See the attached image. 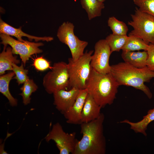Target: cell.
Instances as JSON below:
<instances>
[{
	"label": "cell",
	"instance_id": "1",
	"mask_svg": "<svg viewBox=\"0 0 154 154\" xmlns=\"http://www.w3.org/2000/svg\"><path fill=\"white\" fill-rule=\"evenodd\" d=\"M104 114L96 119L80 124L82 138L78 141L73 154H104L106 143L103 132Z\"/></svg>",
	"mask_w": 154,
	"mask_h": 154
},
{
	"label": "cell",
	"instance_id": "2",
	"mask_svg": "<svg viewBox=\"0 0 154 154\" xmlns=\"http://www.w3.org/2000/svg\"><path fill=\"white\" fill-rule=\"evenodd\" d=\"M110 73L119 86L133 87L143 91L149 98H152V94L145 83L154 78V71L147 66L138 68L121 62L111 66Z\"/></svg>",
	"mask_w": 154,
	"mask_h": 154
},
{
	"label": "cell",
	"instance_id": "3",
	"mask_svg": "<svg viewBox=\"0 0 154 154\" xmlns=\"http://www.w3.org/2000/svg\"><path fill=\"white\" fill-rule=\"evenodd\" d=\"M119 86L110 73L102 74L91 68L86 88L88 93L102 108L113 103Z\"/></svg>",
	"mask_w": 154,
	"mask_h": 154
},
{
	"label": "cell",
	"instance_id": "4",
	"mask_svg": "<svg viewBox=\"0 0 154 154\" xmlns=\"http://www.w3.org/2000/svg\"><path fill=\"white\" fill-rule=\"evenodd\" d=\"M94 50L86 51L76 60L72 58L68 59L69 75L68 88H76L79 90L86 88V84L91 70L90 62Z\"/></svg>",
	"mask_w": 154,
	"mask_h": 154
},
{
	"label": "cell",
	"instance_id": "5",
	"mask_svg": "<svg viewBox=\"0 0 154 154\" xmlns=\"http://www.w3.org/2000/svg\"><path fill=\"white\" fill-rule=\"evenodd\" d=\"M135 12L131 15V20L128 22L133 29L129 34L140 37L148 44H154V16L137 7Z\"/></svg>",
	"mask_w": 154,
	"mask_h": 154
},
{
	"label": "cell",
	"instance_id": "6",
	"mask_svg": "<svg viewBox=\"0 0 154 154\" xmlns=\"http://www.w3.org/2000/svg\"><path fill=\"white\" fill-rule=\"evenodd\" d=\"M43 79L42 85L50 94L68 87L69 75L68 64L63 62L54 63Z\"/></svg>",
	"mask_w": 154,
	"mask_h": 154
},
{
	"label": "cell",
	"instance_id": "7",
	"mask_svg": "<svg viewBox=\"0 0 154 154\" xmlns=\"http://www.w3.org/2000/svg\"><path fill=\"white\" fill-rule=\"evenodd\" d=\"M74 28L72 23L64 22L59 27L57 36L60 42L69 48L72 60H76L83 55L84 49L88 43L80 40L74 35Z\"/></svg>",
	"mask_w": 154,
	"mask_h": 154
},
{
	"label": "cell",
	"instance_id": "8",
	"mask_svg": "<svg viewBox=\"0 0 154 154\" xmlns=\"http://www.w3.org/2000/svg\"><path fill=\"white\" fill-rule=\"evenodd\" d=\"M76 133L64 132L59 123L53 125L51 130L45 137L47 142L52 140L55 143L60 154H73L78 141Z\"/></svg>",
	"mask_w": 154,
	"mask_h": 154
},
{
	"label": "cell",
	"instance_id": "9",
	"mask_svg": "<svg viewBox=\"0 0 154 154\" xmlns=\"http://www.w3.org/2000/svg\"><path fill=\"white\" fill-rule=\"evenodd\" d=\"M0 37L2 41L1 43L4 45H9L12 48L13 54L19 55L24 66L32 55L42 52L39 48L44 45L42 42H32L27 40L22 42L4 33H0Z\"/></svg>",
	"mask_w": 154,
	"mask_h": 154
},
{
	"label": "cell",
	"instance_id": "10",
	"mask_svg": "<svg viewBox=\"0 0 154 154\" xmlns=\"http://www.w3.org/2000/svg\"><path fill=\"white\" fill-rule=\"evenodd\" d=\"M111 53L110 48L105 39L98 41L95 44L94 52L91 56V68L102 74L110 73L111 66L109 60Z\"/></svg>",
	"mask_w": 154,
	"mask_h": 154
},
{
	"label": "cell",
	"instance_id": "11",
	"mask_svg": "<svg viewBox=\"0 0 154 154\" xmlns=\"http://www.w3.org/2000/svg\"><path fill=\"white\" fill-rule=\"evenodd\" d=\"M80 90L72 88L69 90L64 89L54 92L53 104L56 108L63 114L73 105Z\"/></svg>",
	"mask_w": 154,
	"mask_h": 154
},
{
	"label": "cell",
	"instance_id": "12",
	"mask_svg": "<svg viewBox=\"0 0 154 154\" xmlns=\"http://www.w3.org/2000/svg\"><path fill=\"white\" fill-rule=\"evenodd\" d=\"M88 94L86 88L80 90L73 105L63 114L68 123L74 124L81 123V113Z\"/></svg>",
	"mask_w": 154,
	"mask_h": 154
},
{
	"label": "cell",
	"instance_id": "13",
	"mask_svg": "<svg viewBox=\"0 0 154 154\" xmlns=\"http://www.w3.org/2000/svg\"><path fill=\"white\" fill-rule=\"evenodd\" d=\"M0 33L14 37L17 38V40L22 42L25 41L22 38L23 37H27L30 41L34 39L36 42L40 40L49 42L53 40V38L50 37H40L28 35L21 30V27L18 29L14 28L5 23L1 19L0 20Z\"/></svg>",
	"mask_w": 154,
	"mask_h": 154
},
{
	"label": "cell",
	"instance_id": "14",
	"mask_svg": "<svg viewBox=\"0 0 154 154\" xmlns=\"http://www.w3.org/2000/svg\"><path fill=\"white\" fill-rule=\"evenodd\" d=\"M102 108L88 93L81 113V123L88 122L97 118L101 113Z\"/></svg>",
	"mask_w": 154,
	"mask_h": 154
},
{
	"label": "cell",
	"instance_id": "15",
	"mask_svg": "<svg viewBox=\"0 0 154 154\" xmlns=\"http://www.w3.org/2000/svg\"><path fill=\"white\" fill-rule=\"evenodd\" d=\"M147 51H122L121 57L125 63L138 68L146 67L147 58Z\"/></svg>",
	"mask_w": 154,
	"mask_h": 154
},
{
	"label": "cell",
	"instance_id": "16",
	"mask_svg": "<svg viewBox=\"0 0 154 154\" xmlns=\"http://www.w3.org/2000/svg\"><path fill=\"white\" fill-rule=\"evenodd\" d=\"M4 45L3 50L0 54V75L4 74L6 71H12L13 63L17 64L20 63L17 56L13 55L11 47Z\"/></svg>",
	"mask_w": 154,
	"mask_h": 154
},
{
	"label": "cell",
	"instance_id": "17",
	"mask_svg": "<svg viewBox=\"0 0 154 154\" xmlns=\"http://www.w3.org/2000/svg\"><path fill=\"white\" fill-rule=\"evenodd\" d=\"M154 120V108L149 110L147 114L143 116L140 121L133 122L127 119H125L120 122L121 123H126L130 126V128L136 133L142 134L146 136V131L148 124Z\"/></svg>",
	"mask_w": 154,
	"mask_h": 154
},
{
	"label": "cell",
	"instance_id": "18",
	"mask_svg": "<svg viewBox=\"0 0 154 154\" xmlns=\"http://www.w3.org/2000/svg\"><path fill=\"white\" fill-rule=\"evenodd\" d=\"M15 76L14 72L12 71L0 76V92L7 98L12 107L16 106L18 104L17 100L12 96L9 88V83Z\"/></svg>",
	"mask_w": 154,
	"mask_h": 154
},
{
	"label": "cell",
	"instance_id": "19",
	"mask_svg": "<svg viewBox=\"0 0 154 154\" xmlns=\"http://www.w3.org/2000/svg\"><path fill=\"white\" fill-rule=\"evenodd\" d=\"M80 2L82 8L87 13L89 20L100 16L102 10L105 7L103 3L98 0H80Z\"/></svg>",
	"mask_w": 154,
	"mask_h": 154
},
{
	"label": "cell",
	"instance_id": "20",
	"mask_svg": "<svg viewBox=\"0 0 154 154\" xmlns=\"http://www.w3.org/2000/svg\"><path fill=\"white\" fill-rule=\"evenodd\" d=\"M129 38L122 50L123 52L134 51L143 50L147 51L149 44L139 37L128 35Z\"/></svg>",
	"mask_w": 154,
	"mask_h": 154
},
{
	"label": "cell",
	"instance_id": "21",
	"mask_svg": "<svg viewBox=\"0 0 154 154\" xmlns=\"http://www.w3.org/2000/svg\"><path fill=\"white\" fill-rule=\"evenodd\" d=\"M129 38L128 36H121L110 34L106 38L112 53L114 52H119L122 50Z\"/></svg>",
	"mask_w": 154,
	"mask_h": 154
},
{
	"label": "cell",
	"instance_id": "22",
	"mask_svg": "<svg viewBox=\"0 0 154 154\" xmlns=\"http://www.w3.org/2000/svg\"><path fill=\"white\" fill-rule=\"evenodd\" d=\"M38 89V86L32 79H28L23 84L20 89L21 92L19 95L22 97L23 102L25 105L30 103L31 96Z\"/></svg>",
	"mask_w": 154,
	"mask_h": 154
},
{
	"label": "cell",
	"instance_id": "23",
	"mask_svg": "<svg viewBox=\"0 0 154 154\" xmlns=\"http://www.w3.org/2000/svg\"><path fill=\"white\" fill-rule=\"evenodd\" d=\"M108 24L113 34L121 36L127 35L128 29L124 22L119 21L114 17H112L109 18Z\"/></svg>",
	"mask_w": 154,
	"mask_h": 154
},
{
	"label": "cell",
	"instance_id": "24",
	"mask_svg": "<svg viewBox=\"0 0 154 154\" xmlns=\"http://www.w3.org/2000/svg\"><path fill=\"white\" fill-rule=\"evenodd\" d=\"M24 65L23 62L20 66H18L17 64L14 63L12 64V71L15 74L13 78L16 80L19 85L23 84L29 79V77L27 75L28 70L24 68Z\"/></svg>",
	"mask_w": 154,
	"mask_h": 154
},
{
	"label": "cell",
	"instance_id": "25",
	"mask_svg": "<svg viewBox=\"0 0 154 154\" xmlns=\"http://www.w3.org/2000/svg\"><path fill=\"white\" fill-rule=\"evenodd\" d=\"M141 11L154 16V0H133Z\"/></svg>",
	"mask_w": 154,
	"mask_h": 154
},
{
	"label": "cell",
	"instance_id": "26",
	"mask_svg": "<svg viewBox=\"0 0 154 154\" xmlns=\"http://www.w3.org/2000/svg\"><path fill=\"white\" fill-rule=\"evenodd\" d=\"M37 70L43 71L49 68L51 69L50 62L42 56L35 58L33 64Z\"/></svg>",
	"mask_w": 154,
	"mask_h": 154
},
{
	"label": "cell",
	"instance_id": "27",
	"mask_svg": "<svg viewBox=\"0 0 154 154\" xmlns=\"http://www.w3.org/2000/svg\"><path fill=\"white\" fill-rule=\"evenodd\" d=\"M147 51L148 56L146 61V66L154 71V44H149Z\"/></svg>",
	"mask_w": 154,
	"mask_h": 154
},
{
	"label": "cell",
	"instance_id": "28",
	"mask_svg": "<svg viewBox=\"0 0 154 154\" xmlns=\"http://www.w3.org/2000/svg\"><path fill=\"white\" fill-rule=\"evenodd\" d=\"M99 1L102 2V3H103L105 0H98Z\"/></svg>",
	"mask_w": 154,
	"mask_h": 154
}]
</instances>
